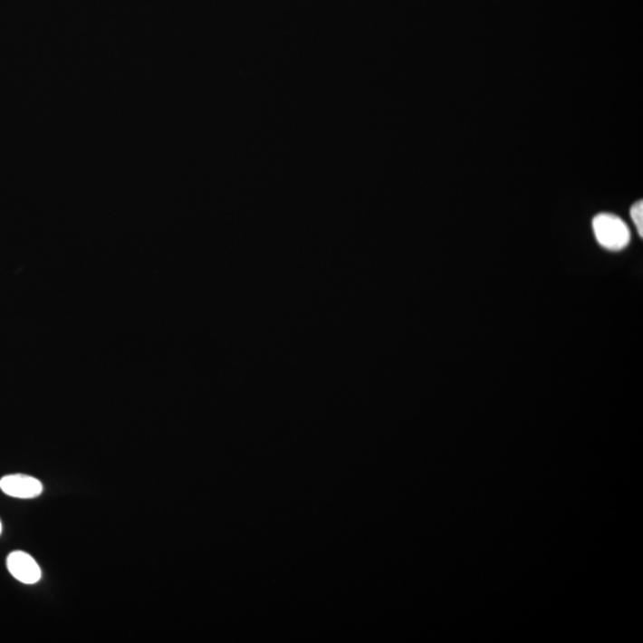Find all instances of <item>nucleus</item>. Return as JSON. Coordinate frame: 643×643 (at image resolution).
<instances>
[{"mask_svg": "<svg viewBox=\"0 0 643 643\" xmlns=\"http://www.w3.org/2000/svg\"><path fill=\"white\" fill-rule=\"evenodd\" d=\"M593 232L597 241L609 251L619 252L630 242L629 228L623 219L611 214H600L593 219Z\"/></svg>", "mask_w": 643, "mask_h": 643, "instance_id": "1", "label": "nucleus"}, {"mask_svg": "<svg viewBox=\"0 0 643 643\" xmlns=\"http://www.w3.org/2000/svg\"><path fill=\"white\" fill-rule=\"evenodd\" d=\"M0 490L10 497L32 499L43 494V485L34 476L11 475L0 479Z\"/></svg>", "mask_w": 643, "mask_h": 643, "instance_id": "2", "label": "nucleus"}, {"mask_svg": "<svg viewBox=\"0 0 643 643\" xmlns=\"http://www.w3.org/2000/svg\"><path fill=\"white\" fill-rule=\"evenodd\" d=\"M6 565L11 576L16 578L23 584H36L43 577V572H41L35 559L30 557L25 552L16 551L10 553Z\"/></svg>", "mask_w": 643, "mask_h": 643, "instance_id": "3", "label": "nucleus"}, {"mask_svg": "<svg viewBox=\"0 0 643 643\" xmlns=\"http://www.w3.org/2000/svg\"><path fill=\"white\" fill-rule=\"evenodd\" d=\"M630 215L631 218H633V222L635 223V226H637V229L638 234H640V236H643V203L642 200L640 202L635 203L633 207H631L630 210Z\"/></svg>", "mask_w": 643, "mask_h": 643, "instance_id": "4", "label": "nucleus"}, {"mask_svg": "<svg viewBox=\"0 0 643 643\" xmlns=\"http://www.w3.org/2000/svg\"><path fill=\"white\" fill-rule=\"evenodd\" d=\"M2 522H0V534H2Z\"/></svg>", "mask_w": 643, "mask_h": 643, "instance_id": "5", "label": "nucleus"}]
</instances>
